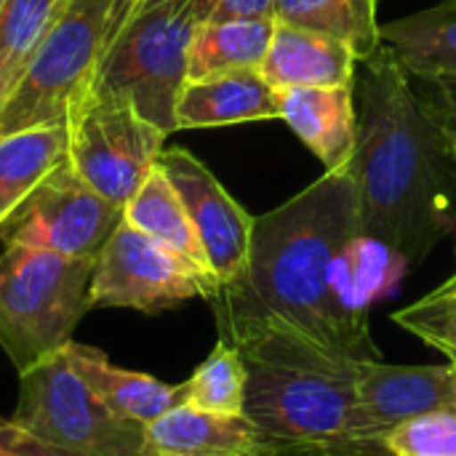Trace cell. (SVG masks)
Here are the masks:
<instances>
[{"label": "cell", "mask_w": 456, "mask_h": 456, "mask_svg": "<svg viewBox=\"0 0 456 456\" xmlns=\"http://www.w3.org/2000/svg\"><path fill=\"white\" fill-rule=\"evenodd\" d=\"M358 238L347 168L323 171L278 208L254 216L240 275L208 299L219 339L238 342L278 326L347 358H377L366 307L339 286V262Z\"/></svg>", "instance_id": "1"}, {"label": "cell", "mask_w": 456, "mask_h": 456, "mask_svg": "<svg viewBox=\"0 0 456 456\" xmlns=\"http://www.w3.org/2000/svg\"><path fill=\"white\" fill-rule=\"evenodd\" d=\"M361 64L358 139L345 166L355 184L361 235L419 265L456 227V163L446 126L390 45L382 43Z\"/></svg>", "instance_id": "2"}, {"label": "cell", "mask_w": 456, "mask_h": 456, "mask_svg": "<svg viewBox=\"0 0 456 456\" xmlns=\"http://www.w3.org/2000/svg\"><path fill=\"white\" fill-rule=\"evenodd\" d=\"M246 363L243 414L270 456H345L358 361L289 329H259L238 342Z\"/></svg>", "instance_id": "3"}, {"label": "cell", "mask_w": 456, "mask_h": 456, "mask_svg": "<svg viewBox=\"0 0 456 456\" xmlns=\"http://www.w3.org/2000/svg\"><path fill=\"white\" fill-rule=\"evenodd\" d=\"M200 21V0H123L91 91L128 99L171 136L190 40Z\"/></svg>", "instance_id": "4"}, {"label": "cell", "mask_w": 456, "mask_h": 456, "mask_svg": "<svg viewBox=\"0 0 456 456\" xmlns=\"http://www.w3.org/2000/svg\"><path fill=\"white\" fill-rule=\"evenodd\" d=\"M94 262L27 246L0 251V350L16 374L72 342L91 310Z\"/></svg>", "instance_id": "5"}, {"label": "cell", "mask_w": 456, "mask_h": 456, "mask_svg": "<svg viewBox=\"0 0 456 456\" xmlns=\"http://www.w3.org/2000/svg\"><path fill=\"white\" fill-rule=\"evenodd\" d=\"M123 0H64L27 75L0 110V136L67 123L102 64Z\"/></svg>", "instance_id": "6"}, {"label": "cell", "mask_w": 456, "mask_h": 456, "mask_svg": "<svg viewBox=\"0 0 456 456\" xmlns=\"http://www.w3.org/2000/svg\"><path fill=\"white\" fill-rule=\"evenodd\" d=\"M11 419L67 456H142L144 428L115 417L94 395L67 345L19 374Z\"/></svg>", "instance_id": "7"}, {"label": "cell", "mask_w": 456, "mask_h": 456, "mask_svg": "<svg viewBox=\"0 0 456 456\" xmlns=\"http://www.w3.org/2000/svg\"><path fill=\"white\" fill-rule=\"evenodd\" d=\"M67 128L72 171L118 208L136 195L168 139L128 99L91 88L75 99Z\"/></svg>", "instance_id": "8"}, {"label": "cell", "mask_w": 456, "mask_h": 456, "mask_svg": "<svg viewBox=\"0 0 456 456\" xmlns=\"http://www.w3.org/2000/svg\"><path fill=\"white\" fill-rule=\"evenodd\" d=\"M216 291L219 283L214 278L192 270L168 248L120 219L96 254L88 299L91 310L107 307L155 315L190 299H211Z\"/></svg>", "instance_id": "9"}, {"label": "cell", "mask_w": 456, "mask_h": 456, "mask_svg": "<svg viewBox=\"0 0 456 456\" xmlns=\"http://www.w3.org/2000/svg\"><path fill=\"white\" fill-rule=\"evenodd\" d=\"M120 219L123 208L94 192L64 163L0 224V240L69 259H96Z\"/></svg>", "instance_id": "10"}, {"label": "cell", "mask_w": 456, "mask_h": 456, "mask_svg": "<svg viewBox=\"0 0 456 456\" xmlns=\"http://www.w3.org/2000/svg\"><path fill=\"white\" fill-rule=\"evenodd\" d=\"M446 406H456L454 366H390L363 358L345 456H385V438L398 425Z\"/></svg>", "instance_id": "11"}, {"label": "cell", "mask_w": 456, "mask_h": 456, "mask_svg": "<svg viewBox=\"0 0 456 456\" xmlns=\"http://www.w3.org/2000/svg\"><path fill=\"white\" fill-rule=\"evenodd\" d=\"M158 166L179 192L219 286L235 281L248 256L254 216L190 150L166 147L158 158Z\"/></svg>", "instance_id": "12"}, {"label": "cell", "mask_w": 456, "mask_h": 456, "mask_svg": "<svg viewBox=\"0 0 456 456\" xmlns=\"http://www.w3.org/2000/svg\"><path fill=\"white\" fill-rule=\"evenodd\" d=\"M270 118H278V91L259 69L184 80L174 104L176 131L222 128Z\"/></svg>", "instance_id": "13"}, {"label": "cell", "mask_w": 456, "mask_h": 456, "mask_svg": "<svg viewBox=\"0 0 456 456\" xmlns=\"http://www.w3.org/2000/svg\"><path fill=\"white\" fill-rule=\"evenodd\" d=\"M358 56L345 43L275 21L267 56L259 67L275 88H353Z\"/></svg>", "instance_id": "14"}, {"label": "cell", "mask_w": 456, "mask_h": 456, "mask_svg": "<svg viewBox=\"0 0 456 456\" xmlns=\"http://www.w3.org/2000/svg\"><path fill=\"white\" fill-rule=\"evenodd\" d=\"M278 118L289 123L326 171L350 163L358 139L353 88H283L278 91Z\"/></svg>", "instance_id": "15"}, {"label": "cell", "mask_w": 456, "mask_h": 456, "mask_svg": "<svg viewBox=\"0 0 456 456\" xmlns=\"http://www.w3.org/2000/svg\"><path fill=\"white\" fill-rule=\"evenodd\" d=\"M259 449L254 425L240 417L176 403L142 433V456H251Z\"/></svg>", "instance_id": "16"}, {"label": "cell", "mask_w": 456, "mask_h": 456, "mask_svg": "<svg viewBox=\"0 0 456 456\" xmlns=\"http://www.w3.org/2000/svg\"><path fill=\"white\" fill-rule=\"evenodd\" d=\"M72 366L83 377V382L94 390V395L120 419L147 428L155 417L168 411L182 401V387L168 385L152 374L123 369L112 363L102 350L77 345L75 339L67 345Z\"/></svg>", "instance_id": "17"}, {"label": "cell", "mask_w": 456, "mask_h": 456, "mask_svg": "<svg viewBox=\"0 0 456 456\" xmlns=\"http://www.w3.org/2000/svg\"><path fill=\"white\" fill-rule=\"evenodd\" d=\"M123 219L155 243H160L163 248H168L174 256L187 262L192 270L216 281L206 259V251L198 240V232L184 211V203L160 166H155L147 174L136 195L126 203Z\"/></svg>", "instance_id": "18"}, {"label": "cell", "mask_w": 456, "mask_h": 456, "mask_svg": "<svg viewBox=\"0 0 456 456\" xmlns=\"http://www.w3.org/2000/svg\"><path fill=\"white\" fill-rule=\"evenodd\" d=\"M64 163H69L67 123L0 136V224Z\"/></svg>", "instance_id": "19"}, {"label": "cell", "mask_w": 456, "mask_h": 456, "mask_svg": "<svg viewBox=\"0 0 456 456\" xmlns=\"http://www.w3.org/2000/svg\"><path fill=\"white\" fill-rule=\"evenodd\" d=\"M379 35L411 77L456 75V0L393 19L379 27Z\"/></svg>", "instance_id": "20"}, {"label": "cell", "mask_w": 456, "mask_h": 456, "mask_svg": "<svg viewBox=\"0 0 456 456\" xmlns=\"http://www.w3.org/2000/svg\"><path fill=\"white\" fill-rule=\"evenodd\" d=\"M273 32L275 19L200 21L187 51V80L235 69H259Z\"/></svg>", "instance_id": "21"}, {"label": "cell", "mask_w": 456, "mask_h": 456, "mask_svg": "<svg viewBox=\"0 0 456 456\" xmlns=\"http://www.w3.org/2000/svg\"><path fill=\"white\" fill-rule=\"evenodd\" d=\"M377 8L379 0H278L275 21L334 37L363 61L382 45Z\"/></svg>", "instance_id": "22"}, {"label": "cell", "mask_w": 456, "mask_h": 456, "mask_svg": "<svg viewBox=\"0 0 456 456\" xmlns=\"http://www.w3.org/2000/svg\"><path fill=\"white\" fill-rule=\"evenodd\" d=\"M64 0H5L0 11V110L35 61Z\"/></svg>", "instance_id": "23"}, {"label": "cell", "mask_w": 456, "mask_h": 456, "mask_svg": "<svg viewBox=\"0 0 456 456\" xmlns=\"http://www.w3.org/2000/svg\"><path fill=\"white\" fill-rule=\"evenodd\" d=\"M182 403L208 414L240 417L246 403V363L235 345L216 339L203 363L179 385Z\"/></svg>", "instance_id": "24"}, {"label": "cell", "mask_w": 456, "mask_h": 456, "mask_svg": "<svg viewBox=\"0 0 456 456\" xmlns=\"http://www.w3.org/2000/svg\"><path fill=\"white\" fill-rule=\"evenodd\" d=\"M385 456H456V406L398 425L385 438Z\"/></svg>", "instance_id": "25"}, {"label": "cell", "mask_w": 456, "mask_h": 456, "mask_svg": "<svg viewBox=\"0 0 456 456\" xmlns=\"http://www.w3.org/2000/svg\"><path fill=\"white\" fill-rule=\"evenodd\" d=\"M393 323L411 331L422 342L436 331L456 326V273L444 286H438L436 291H430L419 302L398 310L393 315Z\"/></svg>", "instance_id": "26"}, {"label": "cell", "mask_w": 456, "mask_h": 456, "mask_svg": "<svg viewBox=\"0 0 456 456\" xmlns=\"http://www.w3.org/2000/svg\"><path fill=\"white\" fill-rule=\"evenodd\" d=\"M203 21H240V19H275L278 0H200Z\"/></svg>", "instance_id": "27"}, {"label": "cell", "mask_w": 456, "mask_h": 456, "mask_svg": "<svg viewBox=\"0 0 456 456\" xmlns=\"http://www.w3.org/2000/svg\"><path fill=\"white\" fill-rule=\"evenodd\" d=\"M414 80L419 83L417 91L430 102L441 123L456 131V75H433V77H414Z\"/></svg>", "instance_id": "28"}, {"label": "cell", "mask_w": 456, "mask_h": 456, "mask_svg": "<svg viewBox=\"0 0 456 456\" xmlns=\"http://www.w3.org/2000/svg\"><path fill=\"white\" fill-rule=\"evenodd\" d=\"M0 456H67L37 441L11 417H0Z\"/></svg>", "instance_id": "29"}, {"label": "cell", "mask_w": 456, "mask_h": 456, "mask_svg": "<svg viewBox=\"0 0 456 456\" xmlns=\"http://www.w3.org/2000/svg\"><path fill=\"white\" fill-rule=\"evenodd\" d=\"M425 342H428L430 347H436L438 353H444V355L449 358V366H454L456 369V326L430 334Z\"/></svg>", "instance_id": "30"}, {"label": "cell", "mask_w": 456, "mask_h": 456, "mask_svg": "<svg viewBox=\"0 0 456 456\" xmlns=\"http://www.w3.org/2000/svg\"><path fill=\"white\" fill-rule=\"evenodd\" d=\"M446 147H449V155L456 163V131H452V128H446Z\"/></svg>", "instance_id": "31"}, {"label": "cell", "mask_w": 456, "mask_h": 456, "mask_svg": "<svg viewBox=\"0 0 456 456\" xmlns=\"http://www.w3.org/2000/svg\"><path fill=\"white\" fill-rule=\"evenodd\" d=\"M251 456H270V454H267V452H262V449H256Z\"/></svg>", "instance_id": "32"}, {"label": "cell", "mask_w": 456, "mask_h": 456, "mask_svg": "<svg viewBox=\"0 0 456 456\" xmlns=\"http://www.w3.org/2000/svg\"><path fill=\"white\" fill-rule=\"evenodd\" d=\"M3 5H5V0H0V11H3Z\"/></svg>", "instance_id": "33"}]
</instances>
